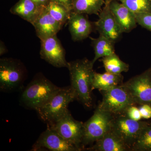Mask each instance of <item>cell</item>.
I'll return each mask as SVG.
<instances>
[{
    "label": "cell",
    "mask_w": 151,
    "mask_h": 151,
    "mask_svg": "<svg viewBox=\"0 0 151 151\" xmlns=\"http://www.w3.org/2000/svg\"><path fill=\"white\" fill-rule=\"evenodd\" d=\"M106 71L114 74H122L129 69V65L121 60L116 53L103 57L102 59Z\"/></svg>",
    "instance_id": "obj_21"
},
{
    "label": "cell",
    "mask_w": 151,
    "mask_h": 151,
    "mask_svg": "<svg viewBox=\"0 0 151 151\" xmlns=\"http://www.w3.org/2000/svg\"><path fill=\"white\" fill-rule=\"evenodd\" d=\"M80 151V149L72 143L66 141L51 128L40 135L33 145L31 151Z\"/></svg>",
    "instance_id": "obj_10"
},
{
    "label": "cell",
    "mask_w": 151,
    "mask_h": 151,
    "mask_svg": "<svg viewBox=\"0 0 151 151\" xmlns=\"http://www.w3.org/2000/svg\"><path fill=\"white\" fill-rule=\"evenodd\" d=\"M40 8L44 9L47 6L51 0H32Z\"/></svg>",
    "instance_id": "obj_29"
},
{
    "label": "cell",
    "mask_w": 151,
    "mask_h": 151,
    "mask_svg": "<svg viewBox=\"0 0 151 151\" xmlns=\"http://www.w3.org/2000/svg\"><path fill=\"white\" fill-rule=\"evenodd\" d=\"M43 9L38 7L32 0H19L10 12L32 24Z\"/></svg>",
    "instance_id": "obj_17"
},
{
    "label": "cell",
    "mask_w": 151,
    "mask_h": 151,
    "mask_svg": "<svg viewBox=\"0 0 151 151\" xmlns=\"http://www.w3.org/2000/svg\"><path fill=\"white\" fill-rule=\"evenodd\" d=\"M91 44L94 52L93 64L100 58L109 56L115 53V42L109 40L103 36H99L97 38L90 37Z\"/></svg>",
    "instance_id": "obj_19"
},
{
    "label": "cell",
    "mask_w": 151,
    "mask_h": 151,
    "mask_svg": "<svg viewBox=\"0 0 151 151\" xmlns=\"http://www.w3.org/2000/svg\"><path fill=\"white\" fill-rule=\"evenodd\" d=\"M92 60L86 58L68 62L70 86L75 94L76 100L85 108L93 106L92 78L94 73Z\"/></svg>",
    "instance_id": "obj_1"
},
{
    "label": "cell",
    "mask_w": 151,
    "mask_h": 151,
    "mask_svg": "<svg viewBox=\"0 0 151 151\" xmlns=\"http://www.w3.org/2000/svg\"><path fill=\"white\" fill-rule=\"evenodd\" d=\"M124 76L122 74H114L106 72L103 73L94 71L92 78V89L99 91L108 90L122 85L124 83Z\"/></svg>",
    "instance_id": "obj_18"
},
{
    "label": "cell",
    "mask_w": 151,
    "mask_h": 151,
    "mask_svg": "<svg viewBox=\"0 0 151 151\" xmlns=\"http://www.w3.org/2000/svg\"><path fill=\"white\" fill-rule=\"evenodd\" d=\"M137 24L151 31V13H134Z\"/></svg>",
    "instance_id": "obj_25"
},
{
    "label": "cell",
    "mask_w": 151,
    "mask_h": 151,
    "mask_svg": "<svg viewBox=\"0 0 151 151\" xmlns=\"http://www.w3.org/2000/svg\"><path fill=\"white\" fill-rule=\"evenodd\" d=\"M68 23L71 38L74 42L83 40L89 37L94 27L85 14L73 12L70 13Z\"/></svg>",
    "instance_id": "obj_13"
},
{
    "label": "cell",
    "mask_w": 151,
    "mask_h": 151,
    "mask_svg": "<svg viewBox=\"0 0 151 151\" xmlns=\"http://www.w3.org/2000/svg\"><path fill=\"white\" fill-rule=\"evenodd\" d=\"M124 115L132 120L139 121L142 119L140 112L137 105H132L127 109Z\"/></svg>",
    "instance_id": "obj_26"
},
{
    "label": "cell",
    "mask_w": 151,
    "mask_h": 151,
    "mask_svg": "<svg viewBox=\"0 0 151 151\" xmlns=\"http://www.w3.org/2000/svg\"><path fill=\"white\" fill-rule=\"evenodd\" d=\"M113 116L96 108L92 117L84 124L82 142L83 150L103 137L111 129Z\"/></svg>",
    "instance_id": "obj_6"
},
{
    "label": "cell",
    "mask_w": 151,
    "mask_h": 151,
    "mask_svg": "<svg viewBox=\"0 0 151 151\" xmlns=\"http://www.w3.org/2000/svg\"><path fill=\"white\" fill-rule=\"evenodd\" d=\"M139 108L142 118L150 119L151 118V106L147 104L139 105Z\"/></svg>",
    "instance_id": "obj_27"
},
{
    "label": "cell",
    "mask_w": 151,
    "mask_h": 151,
    "mask_svg": "<svg viewBox=\"0 0 151 151\" xmlns=\"http://www.w3.org/2000/svg\"><path fill=\"white\" fill-rule=\"evenodd\" d=\"M32 24L40 40L56 35L63 27L50 14L46 8L44 9Z\"/></svg>",
    "instance_id": "obj_15"
},
{
    "label": "cell",
    "mask_w": 151,
    "mask_h": 151,
    "mask_svg": "<svg viewBox=\"0 0 151 151\" xmlns=\"http://www.w3.org/2000/svg\"><path fill=\"white\" fill-rule=\"evenodd\" d=\"M105 0H72V12L85 14L99 15Z\"/></svg>",
    "instance_id": "obj_20"
},
{
    "label": "cell",
    "mask_w": 151,
    "mask_h": 151,
    "mask_svg": "<svg viewBox=\"0 0 151 151\" xmlns=\"http://www.w3.org/2000/svg\"><path fill=\"white\" fill-rule=\"evenodd\" d=\"M100 92L103 98L97 108L113 116L124 115L130 106L137 105L123 84Z\"/></svg>",
    "instance_id": "obj_5"
},
{
    "label": "cell",
    "mask_w": 151,
    "mask_h": 151,
    "mask_svg": "<svg viewBox=\"0 0 151 151\" xmlns=\"http://www.w3.org/2000/svg\"><path fill=\"white\" fill-rule=\"evenodd\" d=\"M137 105L151 106V73L150 68L123 84Z\"/></svg>",
    "instance_id": "obj_9"
},
{
    "label": "cell",
    "mask_w": 151,
    "mask_h": 151,
    "mask_svg": "<svg viewBox=\"0 0 151 151\" xmlns=\"http://www.w3.org/2000/svg\"><path fill=\"white\" fill-rule=\"evenodd\" d=\"M7 49L3 41H1L0 43V55H2L7 52Z\"/></svg>",
    "instance_id": "obj_30"
},
{
    "label": "cell",
    "mask_w": 151,
    "mask_h": 151,
    "mask_svg": "<svg viewBox=\"0 0 151 151\" xmlns=\"http://www.w3.org/2000/svg\"><path fill=\"white\" fill-rule=\"evenodd\" d=\"M57 86L41 73H38L22 90L20 105L28 110L37 111L58 91Z\"/></svg>",
    "instance_id": "obj_2"
},
{
    "label": "cell",
    "mask_w": 151,
    "mask_h": 151,
    "mask_svg": "<svg viewBox=\"0 0 151 151\" xmlns=\"http://www.w3.org/2000/svg\"><path fill=\"white\" fill-rule=\"evenodd\" d=\"M45 8L50 14L62 27L68 21L72 12L62 5L52 1Z\"/></svg>",
    "instance_id": "obj_22"
},
{
    "label": "cell",
    "mask_w": 151,
    "mask_h": 151,
    "mask_svg": "<svg viewBox=\"0 0 151 151\" xmlns=\"http://www.w3.org/2000/svg\"><path fill=\"white\" fill-rule=\"evenodd\" d=\"M84 124L83 122L76 120L69 111L62 118L53 124L47 126V127L54 130L63 139L82 151Z\"/></svg>",
    "instance_id": "obj_8"
},
{
    "label": "cell",
    "mask_w": 151,
    "mask_h": 151,
    "mask_svg": "<svg viewBox=\"0 0 151 151\" xmlns=\"http://www.w3.org/2000/svg\"><path fill=\"white\" fill-rule=\"evenodd\" d=\"M84 150L91 151H132L118 135L110 130L100 139Z\"/></svg>",
    "instance_id": "obj_16"
},
{
    "label": "cell",
    "mask_w": 151,
    "mask_h": 151,
    "mask_svg": "<svg viewBox=\"0 0 151 151\" xmlns=\"http://www.w3.org/2000/svg\"><path fill=\"white\" fill-rule=\"evenodd\" d=\"M93 24L100 35L115 43L123 33L109 7V0H105V5L99 14V19Z\"/></svg>",
    "instance_id": "obj_11"
},
{
    "label": "cell",
    "mask_w": 151,
    "mask_h": 151,
    "mask_svg": "<svg viewBox=\"0 0 151 151\" xmlns=\"http://www.w3.org/2000/svg\"><path fill=\"white\" fill-rule=\"evenodd\" d=\"M134 13H151V0H118Z\"/></svg>",
    "instance_id": "obj_24"
},
{
    "label": "cell",
    "mask_w": 151,
    "mask_h": 151,
    "mask_svg": "<svg viewBox=\"0 0 151 151\" xmlns=\"http://www.w3.org/2000/svg\"><path fill=\"white\" fill-rule=\"evenodd\" d=\"M132 151H151V123L143 130Z\"/></svg>",
    "instance_id": "obj_23"
},
{
    "label": "cell",
    "mask_w": 151,
    "mask_h": 151,
    "mask_svg": "<svg viewBox=\"0 0 151 151\" xmlns=\"http://www.w3.org/2000/svg\"><path fill=\"white\" fill-rule=\"evenodd\" d=\"M51 1L62 5L72 12V0H51Z\"/></svg>",
    "instance_id": "obj_28"
},
{
    "label": "cell",
    "mask_w": 151,
    "mask_h": 151,
    "mask_svg": "<svg viewBox=\"0 0 151 151\" xmlns=\"http://www.w3.org/2000/svg\"><path fill=\"white\" fill-rule=\"evenodd\" d=\"M75 100V93L70 85L60 87L47 103L36 112L39 118L49 126L66 114L69 111V104Z\"/></svg>",
    "instance_id": "obj_3"
},
{
    "label": "cell",
    "mask_w": 151,
    "mask_h": 151,
    "mask_svg": "<svg viewBox=\"0 0 151 151\" xmlns=\"http://www.w3.org/2000/svg\"><path fill=\"white\" fill-rule=\"evenodd\" d=\"M27 71L22 62L12 58L0 60V90L10 93L22 90Z\"/></svg>",
    "instance_id": "obj_4"
},
{
    "label": "cell",
    "mask_w": 151,
    "mask_h": 151,
    "mask_svg": "<svg viewBox=\"0 0 151 151\" xmlns=\"http://www.w3.org/2000/svg\"><path fill=\"white\" fill-rule=\"evenodd\" d=\"M150 70L151 73V67L150 68Z\"/></svg>",
    "instance_id": "obj_31"
},
{
    "label": "cell",
    "mask_w": 151,
    "mask_h": 151,
    "mask_svg": "<svg viewBox=\"0 0 151 151\" xmlns=\"http://www.w3.org/2000/svg\"><path fill=\"white\" fill-rule=\"evenodd\" d=\"M150 122L136 121L124 115L113 116L111 129L131 149Z\"/></svg>",
    "instance_id": "obj_7"
},
{
    "label": "cell",
    "mask_w": 151,
    "mask_h": 151,
    "mask_svg": "<svg viewBox=\"0 0 151 151\" xmlns=\"http://www.w3.org/2000/svg\"><path fill=\"white\" fill-rule=\"evenodd\" d=\"M40 55L50 65L57 68H67L65 50L57 35L40 40Z\"/></svg>",
    "instance_id": "obj_12"
},
{
    "label": "cell",
    "mask_w": 151,
    "mask_h": 151,
    "mask_svg": "<svg viewBox=\"0 0 151 151\" xmlns=\"http://www.w3.org/2000/svg\"><path fill=\"white\" fill-rule=\"evenodd\" d=\"M110 9L123 33L131 32L137 27L135 14L118 0H109Z\"/></svg>",
    "instance_id": "obj_14"
}]
</instances>
